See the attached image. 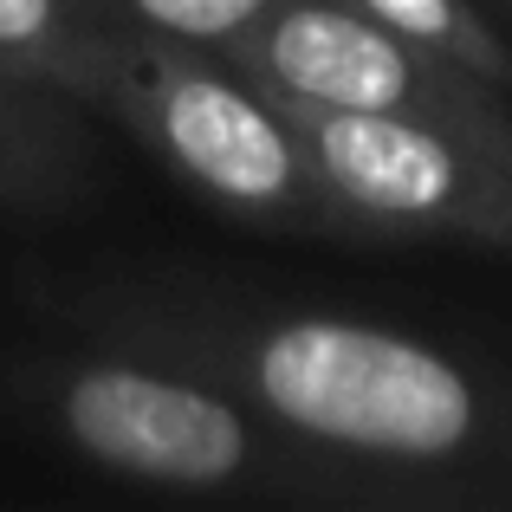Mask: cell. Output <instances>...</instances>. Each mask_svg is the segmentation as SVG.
<instances>
[{
    "label": "cell",
    "mask_w": 512,
    "mask_h": 512,
    "mask_svg": "<svg viewBox=\"0 0 512 512\" xmlns=\"http://www.w3.org/2000/svg\"><path fill=\"white\" fill-rule=\"evenodd\" d=\"M350 7L370 13L389 33L415 39V46L441 52V59L467 65V72L487 78V85L512 91V46H506L500 26L487 20L480 0H350Z\"/></svg>",
    "instance_id": "cell-8"
},
{
    "label": "cell",
    "mask_w": 512,
    "mask_h": 512,
    "mask_svg": "<svg viewBox=\"0 0 512 512\" xmlns=\"http://www.w3.org/2000/svg\"><path fill=\"white\" fill-rule=\"evenodd\" d=\"M0 422L124 487L188 493V500L389 512V500L363 474L299 448L221 383L137 350H7Z\"/></svg>",
    "instance_id": "cell-2"
},
{
    "label": "cell",
    "mask_w": 512,
    "mask_h": 512,
    "mask_svg": "<svg viewBox=\"0 0 512 512\" xmlns=\"http://www.w3.org/2000/svg\"><path fill=\"white\" fill-rule=\"evenodd\" d=\"M91 111L124 124L188 195H201L227 221L376 247L318 175L292 117L221 52L182 46L124 20L91 91Z\"/></svg>",
    "instance_id": "cell-3"
},
{
    "label": "cell",
    "mask_w": 512,
    "mask_h": 512,
    "mask_svg": "<svg viewBox=\"0 0 512 512\" xmlns=\"http://www.w3.org/2000/svg\"><path fill=\"white\" fill-rule=\"evenodd\" d=\"M91 182L72 98L0 72V208H59Z\"/></svg>",
    "instance_id": "cell-7"
},
{
    "label": "cell",
    "mask_w": 512,
    "mask_h": 512,
    "mask_svg": "<svg viewBox=\"0 0 512 512\" xmlns=\"http://www.w3.org/2000/svg\"><path fill=\"white\" fill-rule=\"evenodd\" d=\"M33 312L78 344L221 383L299 448L363 474L389 512H512V363L195 273L39 279Z\"/></svg>",
    "instance_id": "cell-1"
},
{
    "label": "cell",
    "mask_w": 512,
    "mask_h": 512,
    "mask_svg": "<svg viewBox=\"0 0 512 512\" xmlns=\"http://www.w3.org/2000/svg\"><path fill=\"white\" fill-rule=\"evenodd\" d=\"M221 59L240 78H253L273 104L422 117L512 156V91L376 26L350 0H279L260 26L221 46Z\"/></svg>",
    "instance_id": "cell-4"
},
{
    "label": "cell",
    "mask_w": 512,
    "mask_h": 512,
    "mask_svg": "<svg viewBox=\"0 0 512 512\" xmlns=\"http://www.w3.org/2000/svg\"><path fill=\"white\" fill-rule=\"evenodd\" d=\"M124 13L111 0H0V72L91 104Z\"/></svg>",
    "instance_id": "cell-6"
},
{
    "label": "cell",
    "mask_w": 512,
    "mask_h": 512,
    "mask_svg": "<svg viewBox=\"0 0 512 512\" xmlns=\"http://www.w3.org/2000/svg\"><path fill=\"white\" fill-rule=\"evenodd\" d=\"M493 7H506V13H512V0H493Z\"/></svg>",
    "instance_id": "cell-10"
},
{
    "label": "cell",
    "mask_w": 512,
    "mask_h": 512,
    "mask_svg": "<svg viewBox=\"0 0 512 512\" xmlns=\"http://www.w3.org/2000/svg\"><path fill=\"white\" fill-rule=\"evenodd\" d=\"M305 137L318 175L344 214L376 247H448L512 253V156L474 143L461 130L422 117H363V111H312L279 104Z\"/></svg>",
    "instance_id": "cell-5"
},
{
    "label": "cell",
    "mask_w": 512,
    "mask_h": 512,
    "mask_svg": "<svg viewBox=\"0 0 512 512\" xmlns=\"http://www.w3.org/2000/svg\"><path fill=\"white\" fill-rule=\"evenodd\" d=\"M130 26L143 33H163V39H182V46H234L247 26H260L279 0H111Z\"/></svg>",
    "instance_id": "cell-9"
}]
</instances>
